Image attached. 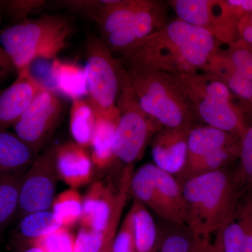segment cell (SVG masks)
Masks as SVG:
<instances>
[{
    "instance_id": "cell-1",
    "label": "cell",
    "mask_w": 252,
    "mask_h": 252,
    "mask_svg": "<svg viewBox=\"0 0 252 252\" xmlns=\"http://www.w3.org/2000/svg\"><path fill=\"white\" fill-rule=\"evenodd\" d=\"M220 44L208 31L176 19L122 54V61L127 66L188 74L201 71Z\"/></svg>"
},
{
    "instance_id": "cell-2",
    "label": "cell",
    "mask_w": 252,
    "mask_h": 252,
    "mask_svg": "<svg viewBox=\"0 0 252 252\" xmlns=\"http://www.w3.org/2000/svg\"><path fill=\"white\" fill-rule=\"evenodd\" d=\"M225 167L182 182L185 224L208 239L234 218L244 194L236 167Z\"/></svg>"
},
{
    "instance_id": "cell-3",
    "label": "cell",
    "mask_w": 252,
    "mask_h": 252,
    "mask_svg": "<svg viewBox=\"0 0 252 252\" xmlns=\"http://www.w3.org/2000/svg\"><path fill=\"white\" fill-rule=\"evenodd\" d=\"M167 1L104 0L94 15L101 39L112 53L121 55L167 23Z\"/></svg>"
},
{
    "instance_id": "cell-4",
    "label": "cell",
    "mask_w": 252,
    "mask_h": 252,
    "mask_svg": "<svg viewBox=\"0 0 252 252\" xmlns=\"http://www.w3.org/2000/svg\"><path fill=\"white\" fill-rule=\"evenodd\" d=\"M72 32L67 18L43 15L0 31V44L14 63L16 74L38 60H54L67 46Z\"/></svg>"
},
{
    "instance_id": "cell-5",
    "label": "cell",
    "mask_w": 252,
    "mask_h": 252,
    "mask_svg": "<svg viewBox=\"0 0 252 252\" xmlns=\"http://www.w3.org/2000/svg\"><path fill=\"white\" fill-rule=\"evenodd\" d=\"M140 108L163 127H180L198 124L188 99L172 74L148 69L125 67Z\"/></svg>"
},
{
    "instance_id": "cell-6",
    "label": "cell",
    "mask_w": 252,
    "mask_h": 252,
    "mask_svg": "<svg viewBox=\"0 0 252 252\" xmlns=\"http://www.w3.org/2000/svg\"><path fill=\"white\" fill-rule=\"evenodd\" d=\"M198 122L241 138L248 126L233 94L221 81L202 71L172 74Z\"/></svg>"
},
{
    "instance_id": "cell-7",
    "label": "cell",
    "mask_w": 252,
    "mask_h": 252,
    "mask_svg": "<svg viewBox=\"0 0 252 252\" xmlns=\"http://www.w3.org/2000/svg\"><path fill=\"white\" fill-rule=\"evenodd\" d=\"M86 59L84 70L91 103L101 115L119 120L117 101L125 77L124 63L114 57L101 37L94 35L86 41Z\"/></svg>"
},
{
    "instance_id": "cell-8",
    "label": "cell",
    "mask_w": 252,
    "mask_h": 252,
    "mask_svg": "<svg viewBox=\"0 0 252 252\" xmlns=\"http://www.w3.org/2000/svg\"><path fill=\"white\" fill-rule=\"evenodd\" d=\"M117 107L120 117L113 145L114 157L126 165H133L142 158L154 136L163 127L140 108L126 69Z\"/></svg>"
},
{
    "instance_id": "cell-9",
    "label": "cell",
    "mask_w": 252,
    "mask_h": 252,
    "mask_svg": "<svg viewBox=\"0 0 252 252\" xmlns=\"http://www.w3.org/2000/svg\"><path fill=\"white\" fill-rule=\"evenodd\" d=\"M130 193L133 200L151 209L164 221L185 224V199L182 184L175 176L146 163L131 176Z\"/></svg>"
},
{
    "instance_id": "cell-10",
    "label": "cell",
    "mask_w": 252,
    "mask_h": 252,
    "mask_svg": "<svg viewBox=\"0 0 252 252\" xmlns=\"http://www.w3.org/2000/svg\"><path fill=\"white\" fill-rule=\"evenodd\" d=\"M133 171V165H126L118 188L109 180H99L91 184L83 197L81 227L106 232L113 223L120 221L130 194V178Z\"/></svg>"
},
{
    "instance_id": "cell-11",
    "label": "cell",
    "mask_w": 252,
    "mask_h": 252,
    "mask_svg": "<svg viewBox=\"0 0 252 252\" xmlns=\"http://www.w3.org/2000/svg\"><path fill=\"white\" fill-rule=\"evenodd\" d=\"M177 16L184 22L203 28L227 46L240 39L238 26L242 20L228 0H169Z\"/></svg>"
},
{
    "instance_id": "cell-12",
    "label": "cell",
    "mask_w": 252,
    "mask_h": 252,
    "mask_svg": "<svg viewBox=\"0 0 252 252\" xmlns=\"http://www.w3.org/2000/svg\"><path fill=\"white\" fill-rule=\"evenodd\" d=\"M58 144L51 142L38 154L21 185L14 220L32 212L51 210L60 180L56 165Z\"/></svg>"
},
{
    "instance_id": "cell-13",
    "label": "cell",
    "mask_w": 252,
    "mask_h": 252,
    "mask_svg": "<svg viewBox=\"0 0 252 252\" xmlns=\"http://www.w3.org/2000/svg\"><path fill=\"white\" fill-rule=\"evenodd\" d=\"M64 104L56 91L43 86L12 128L14 132L39 154L51 142L61 122Z\"/></svg>"
},
{
    "instance_id": "cell-14",
    "label": "cell",
    "mask_w": 252,
    "mask_h": 252,
    "mask_svg": "<svg viewBox=\"0 0 252 252\" xmlns=\"http://www.w3.org/2000/svg\"><path fill=\"white\" fill-rule=\"evenodd\" d=\"M194 126L162 127L157 132L151 142L154 165L175 177L180 175L188 158L189 135Z\"/></svg>"
},
{
    "instance_id": "cell-15",
    "label": "cell",
    "mask_w": 252,
    "mask_h": 252,
    "mask_svg": "<svg viewBox=\"0 0 252 252\" xmlns=\"http://www.w3.org/2000/svg\"><path fill=\"white\" fill-rule=\"evenodd\" d=\"M43 86L30 72L29 66L0 94V131L8 130L21 119Z\"/></svg>"
},
{
    "instance_id": "cell-16",
    "label": "cell",
    "mask_w": 252,
    "mask_h": 252,
    "mask_svg": "<svg viewBox=\"0 0 252 252\" xmlns=\"http://www.w3.org/2000/svg\"><path fill=\"white\" fill-rule=\"evenodd\" d=\"M56 165L60 180L71 189L80 188L92 180L94 165L89 149L74 141L58 144Z\"/></svg>"
},
{
    "instance_id": "cell-17",
    "label": "cell",
    "mask_w": 252,
    "mask_h": 252,
    "mask_svg": "<svg viewBox=\"0 0 252 252\" xmlns=\"http://www.w3.org/2000/svg\"><path fill=\"white\" fill-rule=\"evenodd\" d=\"M162 222L158 225L157 252H214L213 244L199 237L187 225Z\"/></svg>"
},
{
    "instance_id": "cell-18",
    "label": "cell",
    "mask_w": 252,
    "mask_h": 252,
    "mask_svg": "<svg viewBox=\"0 0 252 252\" xmlns=\"http://www.w3.org/2000/svg\"><path fill=\"white\" fill-rule=\"evenodd\" d=\"M38 154L14 132L0 131V177L27 172Z\"/></svg>"
},
{
    "instance_id": "cell-19",
    "label": "cell",
    "mask_w": 252,
    "mask_h": 252,
    "mask_svg": "<svg viewBox=\"0 0 252 252\" xmlns=\"http://www.w3.org/2000/svg\"><path fill=\"white\" fill-rule=\"evenodd\" d=\"M240 142L235 145L215 149L199 157L187 159L183 170L177 179L181 184L197 176L217 171L233 165L239 159Z\"/></svg>"
},
{
    "instance_id": "cell-20",
    "label": "cell",
    "mask_w": 252,
    "mask_h": 252,
    "mask_svg": "<svg viewBox=\"0 0 252 252\" xmlns=\"http://www.w3.org/2000/svg\"><path fill=\"white\" fill-rule=\"evenodd\" d=\"M51 78L56 90L73 100L89 95L84 68L57 59L51 63Z\"/></svg>"
},
{
    "instance_id": "cell-21",
    "label": "cell",
    "mask_w": 252,
    "mask_h": 252,
    "mask_svg": "<svg viewBox=\"0 0 252 252\" xmlns=\"http://www.w3.org/2000/svg\"><path fill=\"white\" fill-rule=\"evenodd\" d=\"M95 124L91 143V156L96 168L104 170L115 161L113 145L118 121L96 112Z\"/></svg>"
},
{
    "instance_id": "cell-22",
    "label": "cell",
    "mask_w": 252,
    "mask_h": 252,
    "mask_svg": "<svg viewBox=\"0 0 252 252\" xmlns=\"http://www.w3.org/2000/svg\"><path fill=\"white\" fill-rule=\"evenodd\" d=\"M240 142V138L228 132L204 124H196L190 129L189 135L188 158Z\"/></svg>"
},
{
    "instance_id": "cell-23",
    "label": "cell",
    "mask_w": 252,
    "mask_h": 252,
    "mask_svg": "<svg viewBox=\"0 0 252 252\" xmlns=\"http://www.w3.org/2000/svg\"><path fill=\"white\" fill-rule=\"evenodd\" d=\"M59 228L51 210L28 214L18 220L10 245L36 241Z\"/></svg>"
},
{
    "instance_id": "cell-24",
    "label": "cell",
    "mask_w": 252,
    "mask_h": 252,
    "mask_svg": "<svg viewBox=\"0 0 252 252\" xmlns=\"http://www.w3.org/2000/svg\"><path fill=\"white\" fill-rule=\"evenodd\" d=\"M201 71L217 78L223 83L233 94L252 104L251 91L236 72L223 49L219 50Z\"/></svg>"
},
{
    "instance_id": "cell-25",
    "label": "cell",
    "mask_w": 252,
    "mask_h": 252,
    "mask_svg": "<svg viewBox=\"0 0 252 252\" xmlns=\"http://www.w3.org/2000/svg\"><path fill=\"white\" fill-rule=\"evenodd\" d=\"M133 215L135 252H157L158 226L148 209L134 200L130 207Z\"/></svg>"
},
{
    "instance_id": "cell-26",
    "label": "cell",
    "mask_w": 252,
    "mask_h": 252,
    "mask_svg": "<svg viewBox=\"0 0 252 252\" xmlns=\"http://www.w3.org/2000/svg\"><path fill=\"white\" fill-rule=\"evenodd\" d=\"M95 119V110L89 99L73 100L69 117V130L73 141L90 149Z\"/></svg>"
},
{
    "instance_id": "cell-27",
    "label": "cell",
    "mask_w": 252,
    "mask_h": 252,
    "mask_svg": "<svg viewBox=\"0 0 252 252\" xmlns=\"http://www.w3.org/2000/svg\"><path fill=\"white\" fill-rule=\"evenodd\" d=\"M26 172L0 177V241L8 225L14 220L20 190Z\"/></svg>"
},
{
    "instance_id": "cell-28",
    "label": "cell",
    "mask_w": 252,
    "mask_h": 252,
    "mask_svg": "<svg viewBox=\"0 0 252 252\" xmlns=\"http://www.w3.org/2000/svg\"><path fill=\"white\" fill-rule=\"evenodd\" d=\"M60 226L70 229L80 222L83 198L77 189L69 188L56 195L51 208Z\"/></svg>"
},
{
    "instance_id": "cell-29",
    "label": "cell",
    "mask_w": 252,
    "mask_h": 252,
    "mask_svg": "<svg viewBox=\"0 0 252 252\" xmlns=\"http://www.w3.org/2000/svg\"><path fill=\"white\" fill-rule=\"evenodd\" d=\"M223 50L252 94V46L239 39Z\"/></svg>"
},
{
    "instance_id": "cell-30",
    "label": "cell",
    "mask_w": 252,
    "mask_h": 252,
    "mask_svg": "<svg viewBox=\"0 0 252 252\" xmlns=\"http://www.w3.org/2000/svg\"><path fill=\"white\" fill-rule=\"evenodd\" d=\"M239 164L236 167L240 185L244 194L252 191V126H248L240 138Z\"/></svg>"
},
{
    "instance_id": "cell-31",
    "label": "cell",
    "mask_w": 252,
    "mask_h": 252,
    "mask_svg": "<svg viewBox=\"0 0 252 252\" xmlns=\"http://www.w3.org/2000/svg\"><path fill=\"white\" fill-rule=\"evenodd\" d=\"M76 235L67 228H58L49 235L34 241L44 252H74Z\"/></svg>"
},
{
    "instance_id": "cell-32",
    "label": "cell",
    "mask_w": 252,
    "mask_h": 252,
    "mask_svg": "<svg viewBox=\"0 0 252 252\" xmlns=\"http://www.w3.org/2000/svg\"><path fill=\"white\" fill-rule=\"evenodd\" d=\"M223 252H242L244 232L241 223L234 216L233 220L217 230Z\"/></svg>"
},
{
    "instance_id": "cell-33",
    "label": "cell",
    "mask_w": 252,
    "mask_h": 252,
    "mask_svg": "<svg viewBox=\"0 0 252 252\" xmlns=\"http://www.w3.org/2000/svg\"><path fill=\"white\" fill-rule=\"evenodd\" d=\"M45 4L43 0H7L0 1V8L15 24L28 19V16Z\"/></svg>"
},
{
    "instance_id": "cell-34",
    "label": "cell",
    "mask_w": 252,
    "mask_h": 252,
    "mask_svg": "<svg viewBox=\"0 0 252 252\" xmlns=\"http://www.w3.org/2000/svg\"><path fill=\"white\" fill-rule=\"evenodd\" d=\"M117 221L113 223L106 232H99L90 228L81 227L76 235L74 252H99L103 248L109 230Z\"/></svg>"
},
{
    "instance_id": "cell-35",
    "label": "cell",
    "mask_w": 252,
    "mask_h": 252,
    "mask_svg": "<svg viewBox=\"0 0 252 252\" xmlns=\"http://www.w3.org/2000/svg\"><path fill=\"white\" fill-rule=\"evenodd\" d=\"M235 216L241 223L244 232L242 252H252V191L242 197Z\"/></svg>"
},
{
    "instance_id": "cell-36",
    "label": "cell",
    "mask_w": 252,
    "mask_h": 252,
    "mask_svg": "<svg viewBox=\"0 0 252 252\" xmlns=\"http://www.w3.org/2000/svg\"><path fill=\"white\" fill-rule=\"evenodd\" d=\"M112 252H135L133 215L129 210L113 240Z\"/></svg>"
},
{
    "instance_id": "cell-37",
    "label": "cell",
    "mask_w": 252,
    "mask_h": 252,
    "mask_svg": "<svg viewBox=\"0 0 252 252\" xmlns=\"http://www.w3.org/2000/svg\"><path fill=\"white\" fill-rule=\"evenodd\" d=\"M60 6L71 10L74 12L85 15L91 18L98 11L103 4V1L96 0H71V1H61L58 3Z\"/></svg>"
},
{
    "instance_id": "cell-38",
    "label": "cell",
    "mask_w": 252,
    "mask_h": 252,
    "mask_svg": "<svg viewBox=\"0 0 252 252\" xmlns=\"http://www.w3.org/2000/svg\"><path fill=\"white\" fill-rule=\"evenodd\" d=\"M239 38L252 46V12L244 16L239 23Z\"/></svg>"
},
{
    "instance_id": "cell-39",
    "label": "cell",
    "mask_w": 252,
    "mask_h": 252,
    "mask_svg": "<svg viewBox=\"0 0 252 252\" xmlns=\"http://www.w3.org/2000/svg\"><path fill=\"white\" fill-rule=\"evenodd\" d=\"M16 72V68L9 55L0 46V81L5 79L10 74Z\"/></svg>"
},
{
    "instance_id": "cell-40",
    "label": "cell",
    "mask_w": 252,
    "mask_h": 252,
    "mask_svg": "<svg viewBox=\"0 0 252 252\" xmlns=\"http://www.w3.org/2000/svg\"><path fill=\"white\" fill-rule=\"evenodd\" d=\"M10 246L13 252H44L42 249L34 242L15 244Z\"/></svg>"
},
{
    "instance_id": "cell-41",
    "label": "cell",
    "mask_w": 252,
    "mask_h": 252,
    "mask_svg": "<svg viewBox=\"0 0 252 252\" xmlns=\"http://www.w3.org/2000/svg\"><path fill=\"white\" fill-rule=\"evenodd\" d=\"M119 223H115L113 225L109 230L108 234H107V238H106L105 243L104 244L103 248L99 252H112V248L113 240L117 233L118 228H119Z\"/></svg>"
},
{
    "instance_id": "cell-42",
    "label": "cell",
    "mask_w": 252,
    "mask_h": 252,
    "mask_svg": "<svg viewBox=\"0 0 252 252\" xmlns=\"http://www.w3.org/2000/svg\"><path fill=\"white\" fill-rule=\"evenodd\" d=\"M214 245V252H222L221 246H220V240L219 239L218 236L216 235V238H215V243Z\"/></svg>"
},
{
    "instance_id": "cell-43",
    "label": "cell",
    "mask_w": 252,
    "mask_h": 252,
    "mask_svg": "<svg viewBox=\"0 0 252 252\" xmlns=\"http://www.w3.org/2000/svg\"><path fill=\"white\" fill-rule=\"evenodd\" d=\"M1 91L2 90H0V94H1Z\"/></svg>"
}]
</instances>
